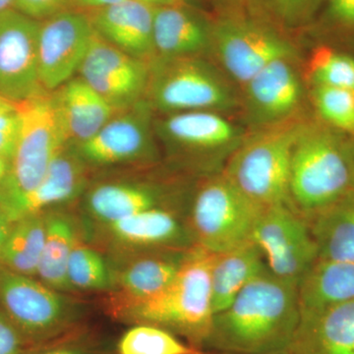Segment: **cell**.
<instances>
[{"mask_svg":"<svg viewBox=\"0 0 354 354\" xmlns=\"http://www.w3.org/2000/svg\"><path fill=\"white\" fill-rule=\"evenodd\" d=\"M321 0H274L277 12L288 23H297L307 18Z\"/></svg>","mask_w":354,"mask_h":354,"instance_id":"cell-37","label":"cell"},{"mask_svg":"<svg viewBox=\"0 0 354 354\" xmlns=\"http://www.w3.org/2000/svg\"><path fill=\"white\" fill-rule=\"evenodd\" d=\"M39 26L15 9L0 14V95L14 104L46 91L39 75Z\"/></svg>","mask_w":354,"mask_h":354,"instance_id":"cell-12","label":"cell"},{"mask_svg":"<svg viewBox=\"0 0 354 354\" xmlns=\"http://www.w3.org/2000/svg\"><path fill=\"white\" fill-rule=\"evenodd\" d=\"M314 102L326 122L354 136L353 88L316 86Z\"/></svg>","mask_w":354,"mask_h":354,"instance_id":"cell-32","label":"cell"},{"mask_svg":"<svg viewBox=\"0 0 354 354\" xmlns=\"http://www.w3.org/2000/svg\"><path fill=\"white\" fill-rule=\"evenodd\" d=\"M265 207L251 200L223 171L201 184L191 204L188 223L195 244L211 253L252 241Z\"/></svg>","mask_w":354,"mask_h":354,"instance_id":"cell-6","label":"cell"},{"mask_svg":"<svg viewBox=\"0 0 354 354\" xmlns=\"http://www.w3.org/2000/svg\"><path fill=\"white\" fill-rule=\"evenodd\" d=\"M87 14L95 32L109 44L147 62L156 57L153 6L141 0H123Z\"/></svg>","mask_w":354,"mask_h":354,"instance_id":"cell-17","label":"cell"},{"mask_svg":"<svg viewBox=\"0 0 354 354\" xmlns=\"http://www.w3.org/2000/svg\"><path fill=\"white\" fill-rule=\"evenodd\" d=\"M212 253L195 245L188 251L176 278L157 297L120 312L137 324H149L185 337L204 348L213 326Z\"/></svg>","mask_w":354,"mask_h":354,"instance_id":"cell-2","label":"cell"},{"mask_svg":"<svg viewBox=\"0 0 354 354\" xmlns=\"http://www.w3.org/2000/svg\"><path fill=\"white\" fill-rule=\"evenodd\" d=\"M318 260L354 261V192L306 220Z\"/></svg>","mask_w":354,"mask_h":354,"instance_id":"cell-27","label":"cell"},{"mask_svg":"<svg viewBox=\"0 0 354 354\" xmlns=\"http://www.w3.org/2000/svg\"><path fill=\"white\" fill-rule=\"evenodd\" d=\"M304 127L276 123L252 135L235 148L223 174L260 206H290L291 158Z\"/></svg>","mask_w":354,"mask_h":354,"instance_id":"cell-4","label":"cell"},{"mask_svg":"<svg viewBox=\"0 0 354 354\" xmlns=\"http://www.w3.org/2000/svg\"><path fill=\"white\" fill-rule=\"evenodd\" d=\"M209 351L186 344L169 330L137 324L127 330L118 344V354H208Z\"/></svg>","mask_w":354,"mask_h":354,"instance_id":"cell-30","label":"cell"},{"mask_svg":"<svg viewBox=\"0 0 354 354\" xmlns=\"http://www.w3.org/2000/svg\"><path fill=\"white\" fill-rule=\"evenodd\" d=\"M21 127L8 174L0 184V205L34 189L58 153L69 145L53 92L18 102Z\"/></svg>","mask_w":354,"mask_h":354,"instance_id":"cell-5","label":"cell"},{"mask_svg":"<svg viewBox=\"0 0 354 354\" xmlns=\"http://www.w3.org/2000/svg\"><path fill=\"white\" fill-rule=\"evenodd\" d=\"M70 145L95 136L116 111L80 77L53 91Z\"/></svg>","mask_w":354,"mask_h":354,"instance_id":"cell-22","label":"cell"},{"mask_svg":"<svg viewBox=\"0 0 354 354\" xmlns=\"http://www.w3.org/2000/svg\"><path fill=\"white\" fill-rule=\"evenodd\" d=\"M120 1H123V0H76V6L78 8L91 11L111 6V4L118 3Z\"/></svg>","mask_w":354,"mask_h":354,"instance_id":"cell-40","label":"cell"},{"mask_svg":"<svg viewBox=\"0 0 354 354\" xmlns=\"http://www.w3.org/2000/svg\"><path fill=\"white\" fill-rule=\"evenodd\" d=\"M95 34L86 11L73 9L41 21L39 75L44 90L53 92L78 73Z\"/></svg>","mask_w":354,"mask_h":354,"instance_id":"cell-11","label":"cell"},{"mask_svg":"<svg viewBox=\"0 0 354 354\" xmlns=\"http://www.w3.org/2000/svg\"><path fill=\"white\" fill-rule=\"evenodd\" d=\"M14 4H15V0H0V14L14 9Z\"/></svg>","mask_w":354,"mask_h":354,"instance_id":"cell-46","label":"cell"},{"mask_svg":"<svg viewBox=\"0 0 354 354\" xmlns=\"http://www.w3.org/2000/svg\"><path fill=\"white\" fill-rule=\"evenodd\" d=\"M298 295L301 313L354 300V261L317 260L298 285Z\"/></svg>","mask_w":354,"mask_h":354,"instance_id":"cell-26","label":"cell"},{"mask_svg":"<svg viewBox=\"0 0 354 354\" xmlns=\"http://www.w3.org/2000/svg\"><path fill=\"white\" fill-rule=\"evenodd\" d=\"M87 167L69 144L58 153L34 189L3 203L0 205V209L14 223L72 201L86 189Z\"/></svg>","mask_w":354,"mask_h":354,"instance_id":"cell-16","label":"cell"},{"mask_svg":"<svg viewBox=\"0 0 354 354\" xmlns=\"http://www.w3.org/2000/svg\"><path fill=\"white\" fill-rule=\"evenodd\" d=\"M72 290H102L113 286V274L102 254L77 241L67 268Z\"/></svg>","mask_w":354,"mask_h":354,"instance_id":"cell-31","label":"cell"},{"mask_svg":"<svg viewBox=\"0 0 354 354\" xmlns=\"http://www.w3.org/2000/svg\"><path fill=\"white\" fill-rule=\"evenodd\" d=\"M344 148L351 171V188L354 192V136H349L348 139L344 140Z\"/></svg>","mask_w":354,"mask_h":354,"instance_id":"cell-42","label":"cell"},{"mask_svg":"<svg viewBox=\"0 0 354 354\" xmlns=\"http://www.w3.org/2000/svg\"><path fill=\"white\" fill-rule=\"evenodd\" d=\"M244 85L251 113L264 122H281L301 100V85L290 58L274 60Z\"/></svg>","mask_w":354,"mask_h":354,"instance_id":"cell-20","label":"cell"},{"mask_svg":"<svg viewBox=\"0 0 354 354\" xmlns=\"http://www.w3.org/2000/svg\"><path fill=\"white\" fill-rule=\"evenodd\" d=\"M9 167H10V164H9L8 160L0 157V184L3 183L4 178L8 174Z\"/></svg>","mask_w":354,"mask_h":354,"instance_id":"cell-44","label":"cell"},{"mask_svg":"<svg viewBox=\"0 0 354 354\" xmlns=\"http://www.w3.org/2000/svg\"><path fill=\"white\" fill-rule=\"evenodd\" d=\"M12 221L9 220L8 216H6V214L0 209V261H1L4 244H6L10 228L12 227Z\"/></svg>","mask_w":354,"mask_h":354,"instance_id":"cell-41","label":"cell"},{"mask_svg":"<svg viewBox=\"0 0 354 354\" xmlns=\"http://www.w3.org/2000/svg\"><path fill=\"white\" fill-rule=\"evenodd\" d=\"M27 354H90L81 348L70 344H62V346H53L41 349V351H28Z\"/></svg>","mask_w":354,"mask_h":354,"instance_id":"cell-39","label":"cell"},{"mask_svg":"<svg viewBox=\"0 0 354 354\" xmlns=\"http://www.w3.org/2000/svg\"><path fill=\"white\" fill-rule=\"evenodd\" d=\"M208 354H232V353H211V351H209Z\"/></svg>","mask_w":354,"mask_h":354,"instance_id":"cell-48","label":"cell"},{"mask_svg":"<svg viewBox=\"0 0 354 354\" xmlns=\"http://www.w3.org/2000/svg\"><path fill=\"white\" fill-rule=\"evenodd\" d=\"M190 249L143 253L113 276V286L120 298V313L164 291L176 278Z\"/></svg>","mask_w":354,"mask_h":354,"instance_id":"cell-19","label":"cell"},{"mask_svg":"<svg viewBox=\"0 0 354 354\" xmlns=\"http://www.w3.org/2000/svg\"><path fill=\"white\" fill-rule=\"evenodd\" d=\"M310 73L316 86L354 90V58L348 55L319 48L310 62Z\"/></svg>","mask_w":354,"mask_h":354,"instance_id":"cell-33","label":"cell"},{"mask_svg":"<svg viewBox=\"0 0 354 354\" xmlns=\"http://www.w3.org/2000/svg\"><path fill=\"white\" fill-rule=\"evenodd\" d=\"M102 225L115 246L139 252L188 250L196 245L188 220H181L172 208L147 209Z\"/></svg>","mask_w":354,"mask_h":354,"instance_id":"cell-15","label":"cell"},{"mask_svg":"<svg viewBox=\"0 0 354 354\" xmlns=\"http://www.w3.org/2000/svg\"><path fill=\"white\" fill-rule=\"evenodd\" d=\"M272 354H288L286 351H281V353H272Z\"/></svg>","mask_w":354,"mask_h":354,"instance_id":"cell-49","label":"cell"},{"mask_svg":"<svg viewBox=\"0 0 354 354\" xmlns=\"http://www.w3.org/2000/svg\"><path fill=\"white\" fill-rule=\"evenodd\" d=\"M153 7L169 6H187L183 0H141Z\"/></svg>","mask_w":354,"mask_h":354,"instance_id":"cell-43","label":"cell"},{"mask_svg":"<svg viewBox=\"0 0 354 354\" xmlns=\"http://www.w3.org/2000/svg\"><path fill=\"white\" fill-rule=\"evenodd\" d=\"M300 317L298 286L267 268L227 308L215 314L203 349L232 354L281 353L290 346Z\"/></svg>","mask_w":354,"mask_h":354,"instance_id":"cell-1","label":"cell"},{"mask_svg":"<svg viewBox=\"0 0 354 354\" xmlns=\"http://www.w3.org/2000/svg\"><path fill=\"white\" fill-rule=\"evenodd\" d=\"M147 94L152 109L169 113L227 109L236 102L227 81L197 57L153 58Z\"/></svg>","mask_w":354,"mask_h":354,"instance_id":"cell-7","label":"cell"},{"mask_svg":"<svg viewBox=\"0 0 354 354\" xmlns=\"http://www.w3.org/2000/svg\"><path fill=\"white\" fill-rule=\"evenodd\" d=\"M86 211L101 225H108L147 209L171 208L158 186L136 181L97 184L85 196Z\"/></svg>","mask_w":354,"mask_h":354,"instance_id":"cell-23","label":"cell"},{"mask_svg":"<svg viewBox=\"0 0 354 354\" xmlns=\"http://www.w3.org/2000/svg\"><path fill=\"white\" fill-rule=\"evenodd\" d=\"M167 141L194 153L220 152L237 138L236 128L212 111L171 113L160 124Z\"/></svg>","mask_w":354,"mask_h":354,"instance_id":"cell-24","label":"cell"},{"mask_svg":"<svg viewBox=\"0 0 354 354\" xmlns=\"http://www.w3.org/2000/svg\"><path fill=\"white\" fill-rule=\"evenodd\" d=\"M0 310L30 344L64 332L75 316L74 305L64 293L34 277L18 274L2 265Z\"/></svg>","mask_w":354,"mask_h":354,"instance_id":"cell-8","label":"cell"},{"mask_svg":"<svg viewBox=\"0 0 354 354\" xmlns=\"http://www.w3.org/2000/svg\"><path fill=\"white\" fill-rule=\"evenodd\" d=\"M212 46L227 73L243 85L268 64L292 55L279 35L246 20H221L212 27Z\"/></svg>","mask_w":354,"mask_h":354,"instance_id":"cell-13","label":"cell"},{"mask_svg":"<svg viewBox=\"0 0 354 354\" xmlns=\"http://www.w3.org/2000/svg\"><path fill=\"white\" fill-rule=\"evenodd\" d=\"M288 354H354V300L301 313Z\"/></svg>","mask_w":354,"mask_h":354,"instance_id":"cell-18","label":"cell"},{"mask_svg":"<svg viewBox=\"0 0 354 354\" xmlns=\"http://www.w3.org/2000/svg\"><path fill=\"white\" fill-rule=\"evenodd\" d=\"M30 344L0 310V354H27Z\"/></svg>","mask_w":354,"mask_h":354,"instance_id":"cell-36","label":"cell"},{"mask_svg":"<svg viewBox=\"0 0 354 354\" xmlns=\"http://www.w3.org/2000/svg\"><path fill=\"white\" fill-rule=\"evenodd\" d=\"M21 127L17 104L15 108L0 113V157L10 164L17 146Z\"/></svg>","mask_w":354,"mask_h":354,"instance_id":"cell-35","label":"cell"},{"mask_svg":"<svg viewBox=\"0 0 354 354\" xmlns=\"http://www.w3.org/2000/svg\"><path fill=\"white\" fill-rule=\"evenodd\" d=\"M184 2H185L186 4H187L188 6V3H189V2H196L198 1V0H183Z\"/></svg>","mask_w":354,"mask_h":354,"instance_id":"cell-47","label":"cell"},{"mask_svg":"<svg viewBox=\"0 0 354 354\" xmlns=\"http://www.w3.org/2000/svg\"><path fill=\"white\" fill-rule=\"evenodd\" d=\"M186 7H153L156 57H197L212 46V27Z\"/></svg>","mask_w":354,"mask_h":354,"instance_id":"cell-21","label":"cell"},{"mask_svg":"<svg viewBox=\"0 0 354 354\" xmlns=\"http://www.w3.org/2000/svg\"><path fill=\"white\" fill-rule=\"evenodd\" d=\"M152 106L142 100L118 113L92 138L72 145L87 165H113L155 157L151 132Z\"/></svg>","mask_w":354,"mask_h":354,"instance_id":"cell-14","label":"cell"},{"mask_svg":"<svg viewBox=\"0 0 354 354\" xmlns=\"http://www.w3.org/2000/svg\"><path fill=\"white\" fill-rule=\"evenodd\" d=\"M75 7L76 0H15L14 4L15 10L39 22Z\"/></svg>","mask_w":354,"mask_h":354,"instance_id":"cell-34","label":"cell"},{"mask_svg":"<svg viewBox=\"0 0 354 354\" xmlns=\"http://www.w3.org/2000/svg\"><path fill=\"white\" fill-rule=\"evenodd\" d=\"M46 234L38 279L53 290H73L67 278L70 255L78 241L73 218L62 212H46Z\"/></svg>","mask_w":354,"mask_h":354,"instance_id":"cell-28","label":"cell"},{"mask_svg":"<svg viewBox=\"0 0 354 354\" xmlns=\"http://www.w3.org/2000/svg\"><path fill=\"white\" fill-rule=\"evenodd\" d=\"M46 234V213L14 221L4 244L0 265L35 278L38 274Z\"/></svg>","mask_w":354,"mask_h":354,"instance_id":"cell-29","label":"cell"},{"mask_svg":"<svg viewBox=\"0 0 354 354\" xmlns=\"http://www.w3.org/2000/svg\"><path fill=\"white\" fill-rule=\"evenodd\" d=\"M227 1H230V2H239V1H241V0H227Z\"/></svg>","mask_w":354,"mask_h":354,"instance_id":"cell-50","label":"cell"},{"mask_svg":"<svg viewBox=\"0 0 354 354\" xmlns=\"http://www.w3.org/2000/svg\"><path fill=\"white\" fill-rule=\"evenodd\" d=\"M353 192L344 139L304 127L293 147L290 207L305 221Z\"/></svg>","mask_w":354,"mask_h":354,"instance_id":"cell-3","label":"cell"},{"mask_svg":"<svg viewBox=\"0 0 354 354\" xmlns=\"http://www.w3.org/2000/svg\"><path fill=\"white\" fill-rule=\"evenodd\" d=\"M326 16L337 27L354 32V0H327Z\"/></svg>","mask_w":354,"mask_h":354,"instance_id":"cell-38","label":"cell"},{"mask_svg":"<svg viewBox=\"0 0 354 354\" xmlns=\"http://www.w3.org/2000/svg\"><path fill=\"white\" fill-rule=\"evenodd\" d=\"M252 241L264 255L270 271L295 285H299L318 260L308 223L286 204L263 209Z\"/></svg>","mask_w":354,"mask_h":354,"instance_id":"cell-9","label":"cell"},{"mask_svg":"<svg viewBox=\"0 0 354 354\" xmlns=\"http://www.w3.org/2000/svg\"><path fill=\"white\" fill-rule=\"evenodd\" d=\"M16 104L6 99V97L0 95V113H6V111H11L15 108Z\"/></svg>","mask_w":354,"mask_h":354,"instance_id":"cell-45","label":"cell"},{"mask_svg":"<svg viewBox=\"0 0 354 354\" xmlns=\"http://www.w3.org/2000/svg\"><path fill=\"white\" fill-rule=\"evenodd\" d=\"M268 266L259 247L253 241L212 253L211 288L214 313L223 311Z\"/></svg>","mask_w":354,"mask_h":354,"instance_id":"cell-25","label":"cell"},{"mask_svg":"<svg viewBox=\"0 0 354 354\" xmlns=\"http://www.w3.org/2000/svg\"><path fill=\"white\" fill-rule=\"evenodd\" d=\"M79 77L116 111L144 100L150 81L151 62L127 55L95 32Z\"/></svg>","mask_w":354,"mask_h":354,"instance_id":"cell-10","label":"cell"}]
</instances>
